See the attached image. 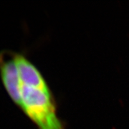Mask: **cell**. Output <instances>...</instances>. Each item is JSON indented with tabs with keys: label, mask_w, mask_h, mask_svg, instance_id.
<instances>
[{
	"label": "cell",
	"mask_w": 129,
	"mask_h": 129,
	"mask_svg": "<svg viewBox=\"0 0 129 129\" xmlns=\"http://www.w3.org/2000/svg\"><path fill=\"white\" fill-rule=\"evenodd\" d=\"M14 61L22 85L37 88L47 92L50 91L41 73L25 56L14 53Z\"/></svg>",
	"instance_id": "cell-3"
},
{
	"label": "cell",
	"mask_w": 129,
	"mask_h": 129,
	"mask_svg": "<svg viewBox=\"0 0 129 129\" xmlns=\"http://www.w3.org/2000/svg\"><path fill=\"white\" fill-rule=\"evenodd\" d=\"M20 108L38 129H64L50 91L22 85Z\"/></svg>",
	"instance_id": "cell-1"
},
{
	"label": "cell",
	"mask_w": 129,
	"mask_h": 129,
	"mask_svg": "<svg viewBox=\"0 0 129 129\" xmlns=\"http://www.w3.org/2000/svg\"><path fill=\"white\" fill-rule=\"evenodd\" d=\"M0 75L8 95L20 108L22 84L14 61V52L9 51L0 52Z\"/></svg>",
	"instance_id": "cell-2"
}]
</instances>
